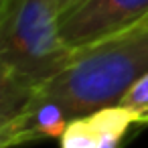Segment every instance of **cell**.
<instances>
[{
	"mask_svg": "<svg viewBox=\"0 0 148 148\" xmlns=\"http://www.w3.org/2000/svg\"><path fill=\"white\" fill-rule=\"evenodd\" d=\"M148 73V21L132 31L73 51L69 63L33 95L57 101L69 120L120 106L128 89Z\"/></svg>",
	"mask_w": 148,
	"mask_h": 148,
	"instance_id": "1",
	"label": "cell"
},
{
	"mask_svg": "<svg viewBox=\"0 0 148 148\" xmlns=\"http://www.w3.org/2000/svg\"><path fill=\"white\" fill-rule=\"evenodd\" d=\"M59 0H0V83L37 89L73 57Z\"/></svg>",
	"mask_w": 148,
	"mask_h": 148,
	"instance_id": "2",
	"label": "cell"
},
{
	"mask_svg": "<svg viewBox=\"0 0 148 148\" xmlns=\"http://www.w3.org/2000/svg\"><path fill=\"white\" fill-rule=\"evenodd\" d=\"M148 21V0H81L61 14V37L71 51L132 31Z\"/></svg>",
	"mask_w": 148,
	"mask_h": 148,
	"instance_id": "3",
	"label": "cell"
},
{
	"mask_svg": "<svg viewBox=\"0 0 148 148\" xmlns=\"http://www.w3.org/2000/svg\"><path fill=\"white\" fill-rule=\"evenodd\" d=\"M69 122V116L57 101L33 95L21 114L0 124V148L23 146L43 138H61Z\"/></svg>",
	"mask_w": 148,
	"mask_h": 148,
	"instance_id": "4",
	"label": "cell"
},
{
	"mask_svg": "<svg viewBox=\"0 0 148 148\" xmlns=\"http://www.w3.org/2000/svg\"><path fill=\"white\" fill-rule=\"evenodd\" d=\"M134 116L124 106H110L71 120L61 134V148H97L106 140H122L134 124Z\"/></svg>",
	"mask_w": 148,
	"mask_h": 148,
	"instance_id": "5",
	"label": "cell"
},
{
	"mask_svg": "<svg viewBox=\"0 0 148 148\" xmlns=\"http://www.w3.org/2000/svg\"><path fill=\"white\" fill-rule=\"evenodd\" d=\"M120 106L132 112L138 124H148V73L142 75L122 97Z\"/></svg>",
	"mask_w": 148,
	"mask_h": 148,
	"instance_id": "6",
	"label": "cell"
},
{
	"mask_svg": "<svg viewBox=\"0 0 148 148\" xmlns=\"http://www.w3.org/2000/svg\"><path fill=\"white\" fill-rule=\"evenodd\" d=\"M81 0H59V4H61V14L65 12V10H69L71 6H75V4H79Z\"/></svg>",
	"mask_w": 148,
	"mask_h": 148,
	"instance_id": "7",
	"label": "cell"
},
{
	"mask_svg": "<svg viewBox=\"0 0 148 148\" xmlns=\"http://www.w3.org/2000/svg\"><path fill=\"white\" fill-rule=\"evenodd\" d=\"M120 146V140H116V138H112V140H106L103 144H99L97 148H118Z\"/></svg>",
	"mask_w": 148,
	"mask_h": 148,
	"instance_id": "8",
	"label": "cell"
}]
</instances>
